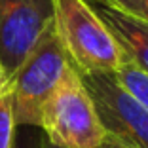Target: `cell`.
Here are the masks:
<instances>
[{"label":"cell","mask_w":148,"mask_h":148,"mask_svg":"<svg viewBox=\"0 0 148 148\" xmlns=\"http://www.w3.org/2000/svg\"><path fill=\"white\" fill-rule=\"evenodd\" d=\"M57 38L78 74H116L125 53L87 0H53Z\"/></svg>","instance_id":"6da1fadb"},{"label":"cell","mask_w":148,"mask_h":148,"mask_svg":"<svg viewBox=\"0 0 148 148\" xmlns=\"http://www.w3.org/2000/svg\"><path fill=\"white\" fill-rule=\"evenodd\" d=\"M70 70L72 65L69 63L51 23L12 76V108L15 125H40L46 103Z\"/></svg>","instance_id":"7a4b0ae2"},{"label":"cell","mask_w":148,"mask_h":148,"mask_svg":"<svg viewBox=\"0 0 148 148\" xmlns=\"http://www.w3.org/2000/svg\"><path fill=\"white\" fill-rule=\"evenodd\" d=\"M38 129L57 148H97L108 139L74 69L46 103Z\"/></svg>","instance_id":"3957f363"},{"label":"cell","mask_w":148,"mask_h":148,"mask_svg":"<svg viewBox=\"0 0 148 148\" xmlns=\"http://www.w3.org/2000/svg\"><path fill=\"white\" fill-rule=\"evenodd\" d=\"M106 137L125 148H148V108L116 74H80Z\"/></svg>","instance_id":"277c9868"},{"label":"cell","mask_w":148,"mask_h":148,"mask_svg":"<svg viewBox=\"0 0 148 148\" xmlns=\"http://www.w3.org/2000/svg\"><path fill=\"white\" fill-rule=\"evenodd\" d=\"M53 0H0V65L10 78L53 23Z\"/></svg>","instance_id":"5b68a950"},{"label":"cell","mask_w":148,"mask_h":148,"mask_svg":"<svg viewBox=\"0 0 148 148\" xmlns=\"http://www.w3.org/2000/svg\"><path fill=\"white\" fill-rule=\"evenodd\" d=\"M87 2L120 44L127 63H131L148 76V23L120 12L101 0H87Z\"/></svg>","instance_id":"8992f818"},{"label":"cell","mask_w":148,"mask_h":148,"mask_svg":"<svg viewBox=\"0 0 148 148\" xmlns=\"http://www.w3.org/2000/svg\"><path fill=\"white\" fill-rule=\"evenodd\" d=\"M116 78L120 80V84L125 87L127 91H131L148 108V76L143 70H139L131 63H125L116 72Z\"/></svg>","instance_id":"52a82bcc"},{"label":"cell","mask_w":148,"mask_h":148,"mask_svg":"<svg viewBox=\"0 0 148 148\" xmlns=\"http://www.w3.org/2000/svg\"><path fill=\"white\" fill-rule=\"evenodd\" d=\"M15 120L12 108V84L0 93V148H13L15 143Z\"/></svg>","instance_id":"ba28073f"},{"label":"cell","mask_w":148,"mask_h":148,"mask_svg":"<svg viewBox=\"0 0 148 148\" xmlns=\"http://www.w3.org/2000/svg\"><path fill=\"white\" fill-rule=\"evenodd\" d=\"M101 2L148 23V0H101Z\"/></svg>","instance_id":"9c48e42d"},{"label":"cell","mask_w":148,"mask_h":148,"mask_svg":"<svg viewBox=\"0 0 148 148\" xmlns=\"http://www.w3.org/2000/svg\"><path fill=\"white\" fill-rule=\"evenodd\" d=\"M44 135L38 127H17L13 148H42Z\"/></svg>","instance_id":"30bf717a"},{"label":"cell","mask_w":148,"mask_h":148,"mask_svg":"<svg viewBox=\"0 0 148 148\" xmlns=\"http://www.w3.org/2000/svg\"><path fill=\"white\" fill-rule=\"evenodd\" d=\"M42 135H44V133H42ZM42 148H57V146L49 144L48 140H46V137H44V140H42ZM97 148H125V146H122L120 143H116V140H112V139H106V143H103L101 146H97Z\"/></svg>","instance_id":"8fae6325"},{"label":"cell","mask_w":148,"mask_h":148,"mask_svg":"<svg viewBox=\"0 0 148 148\" xmlns=\"http://www.w3.org/2000/svg\"><path fill=\"white\" fill-rule=\"evenodd\" d=\"M10 84H12V78L8 76V72L4 70V66L0 65V93L4 91V89H8Z\"/></svg>","instance_id":"7c38bea8"}]
</instances>
